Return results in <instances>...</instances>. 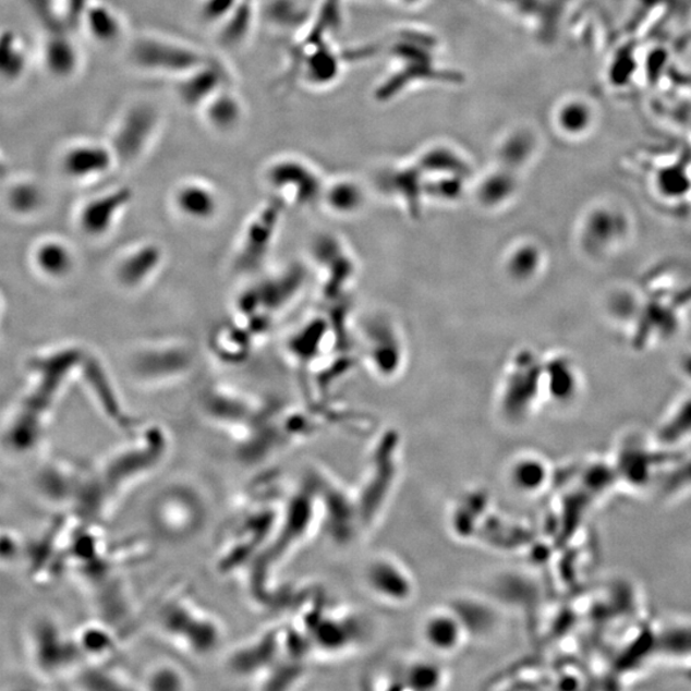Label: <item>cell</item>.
I'll use <instances>...</instances> for the list:
<instances>
[{"mask_svg": "<svg viewBox=\"0 0 691 691\" xmlns=\"http://www.w3.org/2000/svg\"><path fill=\"white\" fill-rule=\"evenodd\" d=\"M27 65V50L19 36L0 34V81L14 83L25 75Z\"/></svg>", "mask_w": 691, "mask_h": 691, "instance_id": "484cf974", "label": "cell"}, {"mask_svg": "<svg viewBox=\"0 0 691 691\" xmlns=\"http://www.w3.org/2000/svg\"><path fill=\"white\" fill-rule=\"evenodd\" d=\"M36 262L43 274L53 278L68 277L75 268V255L72 250L61 241H49L38 248Z\"/></svg>", "mask_w": 691, "mask_h": 691, "instance_id": "f1b7e54d", "label": "cell"}, {"mask_svg": "<svg viewBox=\"0 0 691 691\" xmlns=\"http://www.w3.org/2000/svg\"><path fill=\"white\" fill-rule=\"evenodd\" d=\"M163 260V253L156 244L138 245L122 255L116 267L117 281L126 289H138L150 281Z\"/></svg>", "mask_w": 691, "mask_h": 691, "instance_id": "d6986e66", "label": "cell"}, {"mask_svg": "<svg viewBox=\"0 0 691 691\" xmlns=\"http://www.w3.org/2000/svg\"><path fill=\"white\" fill-rule=\"evenodd\" d=\"M198 110L205 124L218 134H230L239 129L245 116L244 101L231 85L213 95Z\"/></svg>", "mask_w": 691, "mask_h": 691, "instance_id": "ffe728a7", "label": "cell"}, {"mask_svg": "<svg viewBox=\"0 0 691 691\" xmlns=\"http://www.w3.org/2000/svg\"><path fill=\"white\" fill-rule=\"evenodd\" d=\"M267 185L292 202L304 205L323 195V183L315 169L296 157H279L264 172Z\"/></svg>", "mask_w": 691, "mask_h": 691, "instance_id": "30bf717a", "label": "cell"}, {"mask_svg": "<svg viewBox=\"0 0 691 691\" xmlns=\"http://www.w3.org/2000/svg\"><path fill=\"white\" fill-rule=\"evenodd\" d=\"M340 70V57L325 41H313L304 48L301 71L307 84L313 86L332 84Z\"/></svg>", "mask_w": 691, "mask_h": 691, "instance_id": "7402d4cb", "label": "cell"}, {"mask_svg": "<svg viewBox=\"0 0 691 691\" xmlns=\"http://www.w3.org/2000/svg\"><path fill=\"white\" fill-rule=\"evenodd\" d=\"M142 689L158 691H179L191 688L190 675L179 664L171 660H160L145 674Z\"/></svg>", "mask_w": 691, "mask_h": 691, "instance_id": "4316f807", "label": "cell"}, {"mask_svg": "<svg viewBox=\"0 0 691 691\" xmlns=\"http://www.w3.org/2000/svg\"><path fill=\"white\" fill-rule=\"evenodd\" d=\"M407 680L411 683V688L417 690L437 689L440 682L445 680V674L440 667L429 660H419L411 665Z\"/></svg>", "mask_w": 691, "mask_h": 691, "instance_id": "4dcf8cb0", "label": "cell"}, {"mask_svg": "<svg viewBox=\"0 0 691 691\" xmlns=\"http://www.w3.org/2000/svg\"><path fill=\"white\" fill-rule=\"evenodd\" d=\"M279 208L270 205L257 215L246 228L238 255V267L250 270L259 266L268 254V248L274 241L278 223Z\"/></svg>", "mask_w": 691, "mask_h": 691, "instance_id": "ac0fdd59", "label": "cell"}, {"mask_svg": "<svg viewBox=\"0 0 691 691\" xmlns=\"http://www.w3.org/2000/svg\"><path fill=\"white\" fill-rule=\"evenodd\" d=\"M231 85L222 64L208 60L175 78L174 90L183 106L201 109L205 101L225 86Z\"/></svg>", "mask_w": 691, "mask_h": 691, "instance_id": "4fadbf2b", "label": "cell"}, {"mask_svg": "<svg viewBox=\"0 0 691 691\" xmlns=\"http://www.w3.org/2000/svg\"><path fill=\"white\" fill-rule=\"evenodd\" d=\"M631 233L632 219L628 210L615 204H601L586 213L580 240L587 255L606 257L627 245Z\"/></svg>", "mask_w": 691, "mask_h": 691, "instance_id": "ba28073f", "label": "cell"}, {"mask_svg": "<svg viewBox=\"0 0 691 691\" xmlns=\"http://www.w3.org/2000/svg\"><path fill=\"white\" fill-rule=\"evenodd\" d=\"M129 436L126 443L110 451L94 469L99 496L108 514L131 492L156 475L171 454V438L160 426H137Z\"/></svg>", "mask_w": 691, "mask_h": 691, "instance_id": "3957f363", "label": "cell"}, {"mask_svg": "<svg viewBox=\"0 0 691 691\" xmlns=\"http://www.w3.org/2000/svg\"><path fill=\"white\" fill-rule=\"evenodd\" d=\"M43 56L44 64L54 76L65 78L77 69V49L63 36H54L53 39L46 43Z\"/></svg>", "mask_w": 691, "mask_h": 691, "instance_id": "83f0119b", "label": "cell"}, {"mask_svg": "<svg viewBox=\"0 0 691 691\" xmlns=\"http://www.w3.org/2000/svg\"><path fill=\"white\" fill-rule=\"evenodd\" d=\"M670 451L654 440L653 445H646L643 440L629 439L619 447L613 464L617 482L634 490H650L660 481L664 468L670 464L671 459L667 458Z\"/></svg>", "mask_w": 691, "mask_h": 691, "instance_id": "9c48e42d", "label": "cell"}, {"mask_svg": "<svg viewBox=\"0 0 691 691\" xmlns=\"http://www.w3.org/2000/svg\"><path fill=\"white\" fill-rule=\"evenodd\" d=\"M550 477L548 461L540 454H519L507 468V482L521 496L540 495L547 488Z\"/></svg>", "mask_w": 691, "mask_h": 691, "instance_id": "44dd1931", "label": "cell"}, {"mask_svg": "<svg viewBox=\"0 0 691 691\" xmlns=\"http://www.w3.org/2000/svg\"><path fill=\"white\" fill-rule=\"evenodd\" d=\"M151 623L163 641L193 658L215 656L227 637L219 617L182 591L168 593L160 599Z\"/></svg>", "mask_w": 691, "mask_h": 691, "instance_id": "277c9868", "label": "cell"}, {"mask_svg": "<svg viewBox=\"0 0 691 691\" xmlns=\"http://www.w3.org/2000/svg\"><path fill=\"white\" fill-rule=\"evenodd\" d=\"M558 124L569 134H580L590 124V109L582 101L566 102L557 114Z\"/></svg>", "mask_w": 691, "mask_h": 691, "instance_id": "1f68e13d", "label": "cell"}, {"mask_svg": "<svg viewBox=\"0 0 691 691\" xmlns=\"http://www.w3.org/2000/svg\"><path fill=\"white\" fill-rule=\"evenodd\" d=\"M691 440V395L682 399L660 422L654 443L667 450L678 451Z\"/></svg>", "mask_w": 691, "mask_h": 691, "instance_id": "cb8c5ba5", "label": "cell"}, {"mask_svg": "<svg viewBox=\"0 0 691 691\" xmlns=\"http://www.w3.org/2000/svg\"><path fill=\"white\" fill-rule=\"evenodd\" d=\"M252 3L250 0H241L240 4L222 24V39L228 44H238L246 38L250 25H252Z\"/></svg>", "mask_w": 691, "mask_h": 691, "instance_id": "f546056e", "label": "cell"}, {"mask_svg": "<svg viewBox=\"0 0 691 691\" xmlns=\"http://www.w3.org/2000/svg\"><path fill=\"white\" fill-rule=\"evenodd\" d=\"M172 203L175 211L191 222H210L219 213L220 201L215 187L201 180H186L174 189Z\"/></svg>", "mask_w": 691, "mask_h": 691, "instance_id": "2e32d148", "label": "cell"}, {"mask_svg": "<svg viewBox=\"0 0 691 691\" xmlns=\"http://www.w3.org/2000/svg\"><path fill=\"white\" fill-rule=\"evenodd\" d=\"M304 656L305 652L292 628L279 625L238 645L228 654L227 667L237 678L253 682L255 688L260 689L286 659Z\"/></svg>", "mask_w": 691, "mask_h": 691, "instance_id": "8992f818", "label": "cell"}, {"mask_svg": "<svg viewBox=\"0 0 691 691\" xmlns=\"http://www.w3.org/2000/svg\"><path fill=\"white\" fill-rule=\"evenodd\" d=\"M117 163L112 146L93 140H81L65 146L60 157L64 178L85 182L107 174Z\"/></svg>", "mask_w": 691, "mask_h": 691, "instance_id": "8fae6325", "label": "cell"}, {"mask_svg": "<svg viewBox=\"0 0 691 691\" xmlns=\"http://www.w3.org/2000/svg\"><path fill=\"white\" fill-rule=\"evenodd\" d=\"M318 514V496L307 483L287 496L281 519L266 548L244 573L250 597L259 606L278 605L277 579L284 565L308 540Z\"/></svg>", "mask_w": 691, "mask_h": 691, "instance_id": "7a4b0ae2", "label": "cell"}, {"mask_svg": "<svg viewBox=\"0 0 691 691\" xmlns=\"http://www.w3.org/2000/svg\"><path fill=\"white\" fill-rule=\"evenodd\" d=\"M286 498L274 482L247 492L220 533L216 555L219 573L239 575L248 570L274 535Z\"/></svg>", "mask_w": 691, "mask_h": 691, "instance_id": "6da1fadb", "label": "cell"}, {"mask_svg": "<svg viewBox=\"0 0 691 691\" xmlns=\"http://www.w3.org/2000/svg\"><path fill=\"white\" fill-rule=\"evenodd\" d=\"M158 117L150 107L136 106L128 110L117 123L113 140L109 143L116 154L117 163L129 165L137 160L149 145L156 131Z\"/></svg>", "mask_w": 691, "mask_h": 691, "instance_id": "7c38bea8", "label": "cell"}, {"mask_svg": "<svg viewBox=\"0 0 691 691\" xmlns=\"http://www.w3.org/2000/svg\"><path fill=\"white\" fill-rule=\"evenodd\" d=\"M207 498L195 484L178 481L165 485L154 496L148 511L153 532L166 542H186L207 524Z\"/></svg>", "mask_w": 691, "mask_h": 691, "instance_id": "5b68a950", "label": "cell"}, {"mask_svg": "<svg viewBox=\"0 0 691 691\" xmlns=\"http://www.w3.org/2000/svg\"><path fill=\"white\" fill-rule=\"evenodd\" d=\"M365 580L369 590L388 602H407L414 593V583L402 565L379 557L367 565Z\"/></svg>", "mask_w": 691, "mask_h": 691, "instance_id": "e0dca14e", "label": "cell"}, {"mask_svg": "<svg viewBox=\"0 0 691 691\" xmlns=\"http://www.w3.org/2000/svg\"><path fill=\"white\" fill-rule=\"evenodd\" d=\"M208 58L186 43L160 35H143L132 43L130 61L145 72L178 78Z\"/></svg>", "mask_w": 691, "mask_h": 691, "instance_id": "52a82bcc", "label": "cell"}, {"mask_svg": "<svg viewBox=\"0 0 691 691\" xmlns=\"http://www.w3.org/2000/svg\"><path fill=\"white\" fill-rule=\"evenodd\" d=\"M85 31L90 38L101 46H112L123 35V24L120 14L105 3L87 7L84 16Z\"/></svg>", "mask_w": 691, "mask_h": 691, "instance_id": "d4e9b609", "label": "cell"}, {"mask_svg": "<svg viewBox=\"0 0 691 691\" xmlns=\"http://www.w3.org/2000/svg\"><path fill=\"white\" fill-rule=\"evenodd\" d=\"M241 0H201L197 14L204 24L220 25L237 10Z\"/></svg>", "mask_w": 691, "mask_h": 691, "instance_id": "d6a6232c", "label": "cell"}, {"mask_svg": "<svg viewBox=\"0 0 691 691\" xmlns=\"http://www.w3.org/2000/svg\"><path fill=\"white\" fill-rule=\"evenodd\" d=\"M466 627L452 609L438 608L425 616L421 634L428 648L437 654H453L466 641Z\"/></svg>", "mask_w": 691, "mask_h": 691, "instance_id": "9a60e30c", "label": "cell"}, {"mask_svg": "<svg viewBox=\"0 0 691 691\" xmlns=\"http://www.w3.org/2000/svg\"><path fill=\"white\" fill-rule=\"evenodd\" d=\"M132 201V190L119 187L92 198L80 213L81 230L92 238L106 237Z\"/></svg>", "mask_w": 691, "mask_h": 691, "instance_id": "5bb4252c", "label": "cell"}, {"mask_svg": "<svg viewBox=\"0 0 691 691\" xmlns=\"http://www.w3.org/2000/svg\"><path fill=\"white\" fill-rule=\"evenodd\" d=\"M81 656L95 664H107L121 650L119 631L109 625H95L80 631L75 638Z\"/></svg>", "mask_w": 691, "mask_h": 691, "instance_id": "603a6c76", "label": "cell"}]
</instances>
